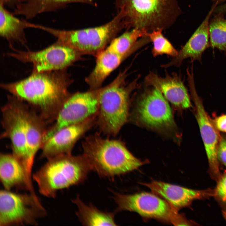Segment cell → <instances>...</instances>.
Wrapping results in <instances>:
<instances>
[{
  "label": "cell",
  "mask_w": 226,
  "mask_h": 226,
  "mask_svg": "<svg viewBox=\"0 0 226 226\" xmlns=\"http://www.w3.org/2000/svg\"><path fill=\"white\" fill-rule=\"evenodd\" d=\"M144 83L146 86L158 89L175 106L183 109L191 106L187 90L181 78L176 74L170 75L166 73L163 78L151 72L145 77Z\"/></svg>",
  "instance_id": "e0dca14e"
},
{
  "label": "cell",
  "mask_w": 226,
  "mask_h": 226,
  "mask_svg": "<svg viewBox=\"0 0 226 226\" xmlns=\"http://www.w3.org/2000/svg\"><path fill=\"white\" fill-rule=\"evenodd\" d=\"M214 189V196L221 208L224 218L226 219V171L217 182Z\"/></svg>",
  "instance_id": "4316f807"
},
{
  "label": "cell",
  "mask_w": 226,
  "mask_h": 226,
  "mask_svg": "<svg viewBox=\"0 0 226 226\" xmlns=\"http://www.w3.org/2000/svg\"><path fill=\"white\" fill-rule=\"evenodd\" d=\"M209 24L210 46L226 52V19L218 13Z\"/></svg>",
  "instance_id": "d4e9b609"
},
{
  "label": "cell",
  "mask_w": 226,
  "mask_h": 226,
  "mask_svg": "<svg viewBox=\"0 0 226 226\" xmlns=\"http://www.w3.org/2000/svg\"><path fill=\"white\" fill-rule=\"evenodd\" d=\"M0 178L5 189L25 190L36 196L32 180L28 177L21 162L12 153H1Z\"/></svg>",
  "instance_id": "ac0fdd59"
},
{
  "label": "cell",
  "mask_w": 226,
  "mask_h": 226,
  "mask_svg": "<svg viewBox=\"0 0 226 226\" xmlns=\"http://www.w3.org/2000/svg\"><path fill=\"white\" fill-rule=\"evenodd\" d=\"M7 103L2 108V123L4 131L1 135L11 142L12 154L24 166L27 175L31 177V169L28 161L26 147L25 102L12 95L8 96Z\"/></svg>",
  "instance_id": "ba28073f"
},
{
  "label": "cell",
  "mask_w": 226,
  "mask_h": 226,
  "mask_svg": "<svg viewBox=\"0 0 226 226\" xmlns=\"http://www.w3.org/2000/svg\"><path fill=\"white\" fill-rule=\"evenodd\" d=\"M140 48L137 44L134 45L127 53L119 54L106 48L96 56L95 67L85 81L90 90L101 88L107 77L117 68L126 58Z\"/></svg>",
  "instance_id": "d6986e66"
},
{
  "label": "cell",
  "mask_w": 226,
  "mask_h": 226,
  "mask_svg": "<svg viewBox=\"0 0 226 226\" xmlns=\"http://www.w3.org/2000/svg\"><path fill=\"white\" fill-rule=\"evenodd\" d=\"M142 184L165 199L177 211L190 205L194 200L208 198L214 194V189L195 190L162 181H153Z\"/></svg>",
  "instance_id": "9a60e30c"
},
{
  "label": "cell",
  "mask_w": 226,
  "mask_h": 226,
  "mask_svg": "<svg viewBox=\"0 0 226 226\" xmlns=\"http://www.w3.org/2000/svg\"><path fill=\"white\" fill-rule=\"evenodd\" d=\"M148 32L144 29L138 28L126 30L120 36L114 38L106 48L116 53L124 54L131 50L139 39L147 36Z\"/></svg>",
  "instance_id": "cb8c5ba5"
},
{
  "label": "cell",
  "mask_w": 226,
  "mask_h": 226,
  "mask_svg": "<svg viewBox=\"0 0 226 226\" xmlns=\"http://www.w3.org/2000/svg\"><path fill=\"white\" fill-rule=\"evenodd\" d=\"M163 31L161 30L149 32L148 35L153 46L152 53L154 56L166 54L173 57L175 56L178 51L169 40L163 35Z\"/></svg>",
  "instance_id": "484cf974"
},
{
  "label": "cell",
  "mask_w": 226,
  "mask_h": 226,
  "mask_svg": "<svg viewBox=\"0 0 226 226\" xmlns=\"http://www.w3.org/2000/svg\"><path fill=\"white\" fill-rule=\"evenodd\" d=\"M71 3L96 5L93 0H21L19 9L23 15L30 19L38 14L55 10Z\"/></svg>",
  "instance_id": "603a6c76"
},
{
  "label": "cell",
  "mask_w": 226,
  "mask_h": 226,
  "mask_svg": "<svg viewBox=\"0 0 226 226\" xmlns=\"http://www.w3.org/2000/svg\"><path fill=\"white\" fill-rule=\"evenodd\" d=\"M96 115L79 123L60 129L43 144L41 157L47 159L71 154L77 141L93 126Z\"/></svg>",
  "instance_id": "5bb4252c"
},
{
  "label": "cell",
  "mask_w": 226,
  "mask_h": 226,
  "mask_svg": "<svg viewBox=\"0 0 226 226\" xmlns=\"http://www.w3.org/2000/svg\"><path fill=\"white\" fill-rule=\"evenodd\" d=\"M212 119L216 129L219 132L226 133V114L215 116Z\"/></svg>",
  "instance_id": "f1b7e54d"
},
{
  "label": "cell",
  "mask_w": 226,
  "mask_h": 226,
  "mask_svg": "<svg viewBox=\"0 0 226 226\" xmlns=\"http://www.w3.org/2000/svg\"><path fill=\"white\" fill-rule=\"evenodd\" d=\"M213 12L217 13H226V3L218 6H216L214 9Z\"/></svg>",
  "instance_id": "f546056e"
},
{
  "label": "cell",
  "mask_w": 226,
  "mask_h": 226,
  "mask_svg": "<svg viewBox=\"0 0 226 226\" xmlns=\"http://www.w3.org/2000/svg\"><path fill=\"white\" fill-rule=\"evenodd\" d=\"M217 156L219 162L226 168V136H221L218 149Z\"/></svg>",
  "instance_id": "83f0119b"
},
{
  "label": "cell",
  "mask_w": 226,
  "mask_h": 226,
  "mask_svg": "<svg viewBox=\"0 0 226 226\" xmlns=\"http://www.w3.org/2000/svg\"><path fill=\"white\" fill-rule=\"evenodd\" d=\"M78 208L76 214L83 225L87 226H115L114 214L103 212L95 207L84 203L78 196L73 200Z\"/></svg>",
  "instance_id": "7402d4cb"
},
{
  "label": "cell",
  "mask_w": 226,
  "mask_h": 226,
  "mask_svg": "<svg viewBox=\"0 0 226 226\" xmlns=\"http://www.w3.org/2000/svg\"><path fill=\"white\" fill-rule=\"evenodd\" d=\"M126 28L121 14H117L110 21L100 26L82 30H64L41 25L40 29L57 38L81 55L96 56L105 49L122 30Z\"/></svg>",
  "instance_id": "8992f818"
},
{
  "label": "cell",
  "mask_w": 226,
  "mask_h": 226,
  "mask_svg": "<svg viewBox=\"0 0 226 226\" xmlns=\"http://www.w3.org/2000/svg\"><path fill=\"white\" fill-rule=\"evenodd\" d=\"M116 211L136 212L141 215L168 221L175 225H187L189 221L178 214L167 202L154 194L142 192L132 195L114 193Z\"/></svg>",
  "instance_id": "9c48e42d"
},
{
  "label": "cell",
  "mask_w": 226,
  "mask_h": 226,
  "mask_svg": "<svg viewBox=\"0 0 226 226\" xmlns=\"http://www.w3.org/2000/svg\"><path fill=\"white\" fill-rule=\"evenodd\" d=\"M115 5L127 30H165L182 13L178 0H116Z\"/></svg>",
  "instance_id": "7a4b0ae2"
},
{
  "label": "cell",
  "mask_w": 226,
  "mask_h": 226,
  "mask_svg": "<svg viewBox=\"0 0 226 226\" xmlns=\"http://www.w3.org/2000/svg\"><path fill=\"white\" fill-rule=\"evenodd\" d=\"M83 155L92 170L102 176L111 177L138 168L143 163L135 157L118 140L104 138L98 133L82 143Z\"/></svg>",
  "instance_id": "3957f363"
},
{
  "label": "cell",
  "mask_w": 226,
  "mask_h": 226,
  "mask_svg": "<svg viewBox=\"0 0 226 226\" xmlns=\"http://www.w3.org/2000/svg\"><path fill=\"white\" fill-rule=\"evenodd\" d=\"M145 90L138 101L135 110L137 119L143 124L158 129L170 128L175 123L166 99L157 89Z\"/></svg>",
  "instance_id": "4fadbf2b"
},
{
  "label": "cell",
  "mask_w": 226,
  "mask_h": 226,
  "mask_svg": "<svg viewBox=\"0 0 226 226\" xmlns=\"http://www.w3.org/2000/svg\"><path fill=\"white\" fill-rule=\"evenodd\" d=\"M14 51L7 53L23 63L33 65L32 73L66 70L82 55L73 48L58 41L54 44L37 51H23L11 47Z\"/></svg>",
  "instance_id": "30bf717a"
},
{
  "label": "cell",
  "mask_w": 226,
  "mask_h": 226,
  "mask_svg": "<svg viewBox=\"0 0 226 226\" xmlns=\"http://www.w3.org/2000/svg\"><path fill=\"white\" fill-rule=\"evenodd\" d=\"M20 0H0L3 4H7L8 5H12L15 3L18 4Z\"/></svg>",
  "instance_id": "4dcf8cb0"
},
{
  "label": "cell",
  "mask_w": 226,
  "mask_h": 226,
  "mask_svg": "<svg viewBox=\"0 0 226 226\" xmlns=\"http://www.w3.org/2000/svg\"><path fill=\"white\" fill-rule=\"evenodd\" d=\"M101 89L72 94L62 106L55 123L47 129L43 143L62 128L97 115Z\"/></svg>",
  "instance_id": "8fae6325"
},
{
  "label": "cell",
  "mask_w": 226,
  "mask_h": 226,
  "mask_svg": "<svg viewBox=\"0 0 226 226\" xmlns=\"http://www.w3.org/2000/svg\"><path fill=\"white\" fill-rule=\"evenodd\" d=\"M0 35L12 45L14 41L25 45L26 40L24 30L29 27V22L21 20L14 16L4 7L0 1Z\"/></svg>",
  "instance_id": "44dd1931"
},
{
  "label": "cell",
  "mask_w": 226,
  "mask_h": 226,
  "mask_svg": "<svg viewBox=\"0 0 226 226\" xmlns=\"http://www.w3.org/2000/svg\"><path fill=\"white\" fill-rule=\"evenodd\" d=\"M215 1L216 2H221V1H226V0H213Z\"/></svg>",
  "instance_id": "1f68e13d"
},
{
  "label": "cell",
  "mask_w": 226,
  "mask_h": 226,
  "mask_svg": "<svg viewBox=\"0 0 226 226\" xmlns=\"http://www.w3.org/2000/svg\"><path fill=\"white\" fill-rule=\"evenodd\" d=\"M46 213L37 196L6 189L0 191L1 226L35 225L38 219Z\"/></svg>",
  "instance_id": "52a82bcc"
},
{
  "label": "cell",
  "mask_w": 226,
  "mask_h": 226,
  "mask_svg": "<svg viewBox=\"0 0 226 226\" xmlns=\"http://www.w3.org/2000/svg\"><path fill=\"white\" fill-rule=\"evenodd\" d=\"M126 72H121L111 83L102 88L100 94L97 122L107 135L117 134L128 118L130 94L137 88L139 78L125 86Z\"/></svg>",
  "instance_id": "5b68a950"
},
{
  "label": "cell",
  "mask_w": 226,
  "mask_h": 226,
  "mask_svg": "<svg viewBox=\"0 0 226 226\" xmlns=\"http://www.w3.org/2000/svg\"><path fill=\"white\" fill-rule=\"evenodd\" d=\"M26 147L29 165L32 169L36 154L43 144L47 124L39 114L27 105L25 113Z\"/></svg>",
  "instance_id": "ffe728a7"
},
{
  "label": "cell",
  "mask_w": 226,
  "mask_h": 226,
  "mask_svg": "<svg viewBox=\"0 0 226 226\" xmlns=\"http://www.w3.org/2000/svg\"><path fill=\"white\" fill-rule=\"evenodd\" d=\"M72 80L66 70L32 73L28 78L1 87L36 108L46 123L55 121L62 106L72 94Z\"/></svg>",
  "instance_id": "6da1fadb"
},
{
  "label": "cell",
  "mask_w": 226,
  "mask_h": 226,
  "mask_svg": "<svg viewBox=\"0 0 226 226\" xmlns=\"http://www.w3.org/2000/svg\"><path fill=\"white\" fill-rule=\"evenodd\" d=\"M48 160L32 178L40 193L50 198H55L60 190L82 182L92 170L83 154H64Z\"/></svg>",
  "instance_id": "277c9868"
},
{
  "label": "cell",
  "mask_w": 226,
  "mask_h": 226,
  "mask_svg": "<svg viewBox=\"0 0 226 226\" xmlns=\"http://www.w3.org/2000/svg\"><path fill=\"white\" fill-rule=\"evenodd\" d=\"M188 86L195 105V116L207 159L208 172L211 178L217 182L222 175L217 156L221 135L205 110L202 100L197 93L194 81H189Z\"/></svg>",
  "instance_id": "7c38bea8"
},
{
  "label": "cell",
  "mask_w": 226,
  "mask_h": 226,
  "mask_svg": "<svg viewBox=\"0 0 226 226\" xmlns=\"http://www.w3.org/2000/svg\"><path fill=\"white\" fill-rule=\"evenodd\" d=\"M218 3L216 2L200 25L194 32L186 44L178 51L177 56L161 67L167 68L171 66L179 67L183 61L188 58L192 62H202L203 53L210 46L209 34V24L210 17Z\"/></svg>",
  "instance_id": "2e32d148"
}]
</instances>
